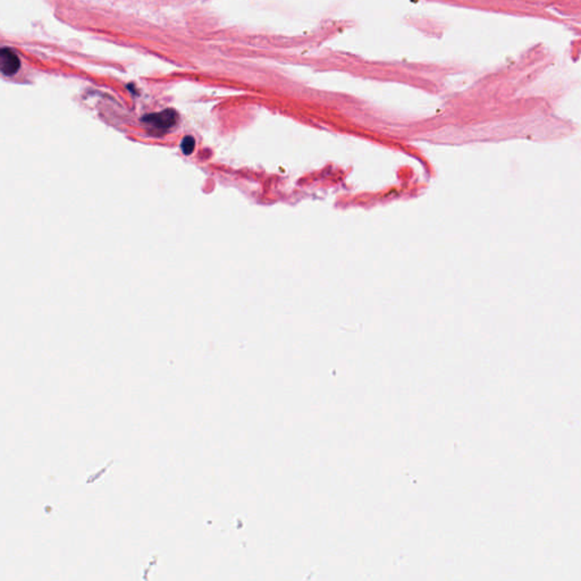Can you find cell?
<instances>
[{"label":"cell","instance_id":"cell-1","mask_svg":"<svg viewBox=\"0 0 581 581\" xmlns=\"http://www.w3.org/2000/svg\"><path fill=\"white\" fill-rule=\"evenodd\" d=\"M145 124L150 125L156 130L166 131L173 128L178 121V115L172 109L163 110L161 113L152 114L142 119Z\"/></svg>","mask_w":581,"mask_h":581},{"label":"cell","instance_id":"cell-3","mask_svg":"<svg viewBox=\"0 0 581 581\" xmlns=\"http://www.w3.org/2000/svg\"><path fill=\"white\" fill-rule=\"evenodd\" d=\"M196 148V141L192 137H185L182 141L181 149L184 154H191Z\"/></svg>","mask_w":581,"mask_h":581},{"label":"cell","instance_id":"cell-2","mask_svg":"<svg viewBox=\"0 0 581 581\" xmlns=\"http://www.w3.org/2000/svg\"><path fill=\"white\" fill-rule=\"evenodd\" d=\"M21 67V60L15 51L4 47L0 51V71L4 76H13Z\"/></svg>","mask_w":581,"mask_h":581}]
</instances>
